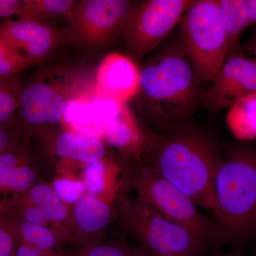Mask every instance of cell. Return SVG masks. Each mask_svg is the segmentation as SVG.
<instances>
[{"instance_id": "6da1fadb", "label": "cell", "mask_w": 256, "mask_h": 256, "mask_svg": "<svg viewBox=\"0 0 256 256\" xmlns=\"http://www.w3.org/2000/svg\"><path fill=\"white\" fill-rule=\"evenodd\" d=\"M224 146L214 133L192 119L151 131L141 162L197 206L212 212Z\"/></svg>"}, {"instance_id": "7a4b0ae2", "label": "cell", "mask_w": 256, "mask_h": 256, "mask_svg": "<svg viewBox=\"0 0 256 256\" xmlns=\"http://www.w3.org/2000/svg\"><path fill=\"white\" fill-rule=\"evenodd\" d=\"M203 90L182 44L163 50L140 70L136 98L140 114L156 129L192 120Z\"/></svg>"}, {"instance_id": "3957f363", "label": "cell", "mask_w": 256, "mask_h": 256, "mask_svg": "<svg viewBox=\"0 0 256 256\" xmlns=\"http://www.w3.org/2000/svg\"><path fill=\"white\" fill-rule=\"evenodd\" d=\"M212 212L232 250L242 252L256 242V148L244 142L224 144Z\"/></svg>"}, {"instance_id": "277c9868", "label": "cell", "mask_w": 256, "mask_h": 256, "mask_svg": "<svg viewBox=\"0 0 256 256\" xmlns=\"http://www.w3.org/2000/svg\"><path fill=\"white\" fill-rule=\"evenodd\" d=\"M124 184L116 203L121 226L150 256H205L208 245L188 229L172 222L154 207L128 194Z\"/></svg>"}, {"instance_id": "5b68a950", "label": "cell", "mask_w": 256, "mask_h": 256, "mask_svg": "<svg viewBox=\"0 0 256 256\" xmlns=\"http://www.w3.org/2000/svg\"><path fill=\"white\" fill-rule=\"evenodd\" d=\"M134 161L132 171L126 176L130 188L138 198L202 239L210 250L218 252L228 246L225 234L216 220L203 214L190 197L144 166L141 160Z\"/></svg>"}, {"instance_id": "8992f818", "label": "cell", "mask_w": 256, "mask_h": 256, "mask_svg": "<svg viewBox=\"0 0 256 256\" xmlns=\"http://www.w3.org/2000/svg\"><path fill=\"white\" fill-rule=\"evenodd\" d=\"M94 87V79L85 70L56 68L40 72L22 88L20 124L31 129L62 124L68 102Z\"/></svg>"}, {"instance_id": "52a82bcc", "label": "cell", "mask_w": 256, "mask_h": 256, "mask_svg": "<svg viewBox=\"0 0 256 256\" xmlns=\"http://www.w3.org/2000/svg\"><path fill=\"white\" fill-rule=\"evenodd\" d=\"M182 38L198 84L212 82L228 56L217 0H194L182 18Z\"/></svg>"}, {"instance_id": "ba28073f", "label": "cell", "mask_w": 256, "mask_h": 256, "mask_svg": "<svg viewBox=\"0 0 256 256\" xmlns=\"http://www.w3.org/2000/svg\"><path fill=\"white\" fill-rule=\"evenodd\" d=\"M193 0H146L136 3L122 34L138 57L153 52L183 18Z\"/></svg>"}, {"instance_id": "9c48e42d", "label": "cell", "mask_w": 256, "mask_h": 256, "mask_svg": "<svg viewBox=\"0 0 256 256\" xmlns=\"http://www.w3.org/2000/svg\"><path fill=\"white\" fill-rule=\"evenodd\" d=\"M136 3L128 0H82L77 2L67 20L69 37L98 46L122 34Z\"/></svg>"}, {"instance_id": "30bf717a", "label": "cell", "mask_w": 256, "mask_h": 256, "mask_svg": "<svg viewBox=\"0 0 256 256\" xmlns=\"http://www.w3.org/2000/svg\"><path fill=\"white\" fill-rule=\"evenodd\" d=\"M92 100L102 124V141L126 156L141 160L151 131L143 129L127 104L99 97L94 92Z\"/></svg>"}, {"instance_id": "8fae6325", "label": "cell", "mask_w": 256, "mask_h": 256, "mask_svg": "<svg viewBox=\"0 0 256 256\" xmlns=\"http://www.w3.org/2000/svg\"><path fill=\"white\" fill-rule=\"evenodd\" d=\"M212 84L203 90L202 106L216 114L256 94V60L244 54L227 58Z\"/></svg>"}, {"instance_id": "7c38bea8", "label": "cell", "mask_w": 256, "mask_h": 256, "mask_svg": "<svg viewBox=\"0 0 256 256\" xmlns=\"http://www.w3.org/2000/svg\"><path fill=\"white\" fill-rule=\"evenodd\" d=\"M68 36L44 21L20 20L0 24V42L18 50L36 64L44 60Z\"/></svg>"}, {"instance_id": "4fadbf2b", "label": "cell", "mask_w": 256, "mask_h": 256, "mask_svg": "<svg viewBox=\"0 0 256 256\" xmlns=\"http://www.w3.org/2000/svg\"><path fill=\"white\" fill-rule=\"evenodd\" d=\"M140 88V70L127 56L112 53L106 56L96 70V96L127 104L136 98Z\"/></svg>"}, {"instance_id": "5bb4252c", "label": "cell", "mask_w": 256, "mask_h": 256, "mask_svg": "<svg viewBox=\"0 0 256 256\" xmlns=\"http://www.w3.org/2000/svg\"><path fill=\"white\" fill-rule=\"evenodd\" d=\"M118 196H98L86 193L70 208L68 226L82 246L100 240V236L116 214L114 206Z\"/></svg>"}, {"instance_id": "9a60e30c", "label": "cell", "mask_w": 256, "mask_h": 256, "mask_svg": "<svg viewBox=\"0 0 256 256\" xmlns=\"http://www.w3.org/2000/svg\"><path fill=\"white\" fill-rule=\"evenodd\" d=\"M52 151L66 161L86 164L105 158L106 148L102 140L85 137L64 130L54 140Z\"/></svg>"}, {"instance_id": "2e32d148", "label": "cell", "mask_w": 256, "mask_h": 256, "mask_svg": "<svg viewBox=\"0 0 256 256\" xmlns=\"http://www.w3.org/2000/svg\"><path fill=\"white\" fill-rule=\"evenodd\" d=\"M94 89V87L68 102L64 110L62 126L64 130L102 140V124L92 100Z\"/></svg>"}, {"instance_id": "e0dca14e", "label": "cell", "mask_w": 256, "mask_h": 256, "mask_svg": "<svg viewBox=\"0 0 256 256\" xmlns=\"http://www.w3.org/2000/svg\"><path fill=\"white\" fill-rule=\"evenodd\" d=\"M82 180L87 193L98 196H118L126 175L121 178L122 170L117 163L105 158L100 161L84 164Z\"/></svg>"}, {"instance_id": "ac0fdd59", "label": "cell", "mask_w": 256, "mask_h": 256, "mask_svg": "<svg viewBox=\"0 0 256 256\" xmlns=\"http://www.w3.org/2000/svg\"><path fill=\"white\" fill-rule=\"evenodd\" d=\"M0 215L14 234L16 242L26 244L48 256L60 255L55 252L60 245V234L46 226L30 223L5 212H0Z\"/></svg>"}, {"instance_id": "d6986e66", "label": "cell", "mask_w": 256, "mask_h": 256, "mask_svg": "<svg viewBox=\"0 0 256 256\" xmlns=\"http://www.w3.org/2000/svg\"><path fill=\"white\" fill-rule=\"evenodd\" d=\"M217 2L228 44L227 58L242 54H244L240 46L242 34L246 28L250 26L246 0H217Z\"/></svg>"}, {"instance_id": "ffe728a7", "label": "cell", "mask_w": 256, "mask_h": 256, "mask_svg": "<svg viewBox=\"0 0 256 256\" xmlns=\"http://www.w3.org/2000/svg\"><path fill=\"white\" fill-rule=\"evenodd\" d=\"M226 122L240 142L256 139V94L246 96L229 108Z\"/></svg>"}, {"instance_id": "44dd1931", "label": "cell", "mask_w": 256, "mask_h": 256, "mask_svg": "<svg viewBox=\"0 0 256 256\" xmlns=\"http://www.w3.org/2000/svg\"><path fill=\"white\" fill-rule=\"evenodd\" d=\"M40 207L46 216L50 224L69 225L70 208L60 200L52 186L46 183L34 185L30 191L20 196Z\"/></svg>"}, {"instance_id": "7402d4cb", "label": "cell", "mask_w": 256, "mask_h": 256, "mask_svg": "<svg viewBox=\"0 0 256 256\" xmlns=\"http://www.w3.org/2000/svg\"><path fill=\"white\" fill-rule=\"evenodd\" d=\"M76 1L73 0H22L20 20H50L72 13Z\"/></svg>"}, {"instance_id": "603a6c76", "label": "cell", "mask_w": 256, "mask_h": 256, "mask_svg": "<svg viewBox=\"0 0 256 256\" xmlns=\"http://www.w3.org/2000/svg\"><path fill=\"white\" fill-rule=\"evenodd\" d=\"M33 65L22 54L0 42V78H11Z\"/></svg>"}, {"instance_id": "cb8c5ba5", "label": "cell", "mask_w": 256, "mask_h": 256, "mask_svg": "<svg viewBox=\"0 0 256 256\" xmlns=\"http://www.w3.org/2000/svg\"><path fill=\"white\" fill-rule=\"evenodd\" d=\"M22 88L18 82L10 80L0 90V127L6 128L18 110Z\"/></svg>"}, {"instance_id": "d4e9b609", "label": "cell", "mask_w": 256, "mask_h": 256, "mask_svg": "<svg viewBox=\"0 0 256 256\" xmlns=\"http://www.w3.org/2000/svg\"><path fill=\"white\" fill-rule=\"evenodd\" d=\"M36 174L28 160L20 164L12 174L6 185L4 195L14 194L15 198L22 196L35 184Z\"/></svg>"}, {"instance_id": "484cf974", "label": "cell", "mask_w": 256, "mask_h": 256, "mask_svg": "<svg viewBox=\"0 0 256 256\" xmlns=\"http://www.w3.org/2000/svg\"><path fill=\"white\" fill-rule=\"evenodd\" d=\"M52 188L60 200L68 206H73L87 193L82 180L66 176L56 178Z\"/></svg>"}, {"instance_id": "4316f807", "label": "cell", "mask_w": 256, "mask_h": 256, "mask_svg": "<svg viewBox=\"0 0 256 256\" xmlns=\"http://www.w3.org/2000/svg\"><path fill=\"white\" fill-rule=\"evenodd\" d=\"M26 160V152L16 144L0 156V195H4L12 174Z\"/></svg>"}, {"instance_id": "83f0119b", "label": "cell", "mask_w": 256, "mask_h": 256, "mask_svg": "<svg viewBox=\"0 0 256 256\" xmlns=\"http://www.w3.org/2000/svg\"><path fill=\"white\" fill-rule=\"evenodd\" d=\"M78 256H131V247L124 240H100L82 246Z\"/></svg>"}, {"instance_id": "f1b7e54d", "label": "cell", "mask_w": 256, "mask_h": 256, "mask_svg": "<svg viewBox=\"0 0 256 256\" xmlns=\"http://www.w3.org/2000/svg\"><path fill=\"white\" fill-rule=\"evenodd\" d=\"M16 246L14 234L0 215V256H15Z\"/></svg>"}, {"instance_id": "f546056e", "label": "cell", "mask_w": 256, "mask_h": 256, "mask_svg": "<svg viewBox=\"0 0 256 256\" xmlns=\"http://www.w3.org/2000/svg\"><path fill=\"white\" fill-rule=\"evenodd\" d=\"M21 6L22 0H0V18L18 16Z\"/></svg>"}, {"instance_id": "4dcf8cb0", "label": "cell", "mask_w": 256, "mask_h": 256, "mask_svg": "<svg viewBox=\"0 0 256 256\" xmlns=\"http://www.w3.org/2000/svg\"><path fill=\"white\" fill-rule=\"evenodd\" d=\"M16 144L6 128L0 127V156Z\"/></svg>"}, {"instance_id": "1f68e13d", "label": "cell", "mask_w": 256, "mask_h": 256, "mask_svg": "<svg viewBox=\"0 0 256 256\" xmlns=\"http://www.w3.org/2000/svg\"><path fill=\"white\" fill-rule=\"evenodd\" d=\"M15 256H48L34 248V247L26 245V244H22V242H16V249H15Z\"/></svg>"}, {"instance_id": "d6a6232c", "label": "cell", "mask_w": 256, "mask_h": 256, "mask_svg": "<svg viewBox=\"0 0 256 256\" xmlns=\"http://www.w3.org/2000/svg\"><path fill=\"white\" fill-rule=\"evenodd\" d=\"M244 47V50H246L248 53L252 54L254 56L252 58L256 60V28L252 32V36L248 40Z\"/></svg>"}, {"instance_id": "836d02e7", "label": "cell", "mask_w": 256, "mask_h": 256, "mask_svg": "<svg viewBox=\"0 0 256 256\" xmlns=\"http://www.w3.org/2000/svg\"><path fill=\"white\" fill-rule=\"evenodd\" d=\"M250 26L256 24V0H246Z\"/></svg>"}, {"instance_id": "e575fe53", "label": "cell", "mask_w": 256, "mask_h": 256, "mask_svg": "<svg viewBox=\"0 0 256 256\" xmlns=\"http://www.w3.org/2000/svg\"><path fill=\"white\" fill-rule=\"evenodd\" d=\"M213 256H247L245 254H242V252H237V250H230L228 252H216Z\"/></svg>"}, {"instance_id": "d590c367", "label": "cell", "mask_w": 256, "mask_h": 256, "mask_svg": "<svg viewBox=\"0 0 256 256\" xmlns=\"http://www.w3.org/2000/svg\"><path fill=\"white\" fill-rule=\"evenodd\" d=\"M131 247V246H130ZM131 256H150L140 246L131 247Z\"/></svg>"}, {"instance_id": "8d00e7d4", "label": "cell", "mask_w": 256, "mask_h": 256, "mask_svg": "<svg viewBox=\"0 0 256 256\" xmlns=\"http://www.w3.org/2000/svg\"><path fill=\"white\" fill-rule=\"evenodd\" d=\"M10 79H3L0 78V90L3 88L5 86L8 84V82H9Z\"/></svg>"}]
</instances>
